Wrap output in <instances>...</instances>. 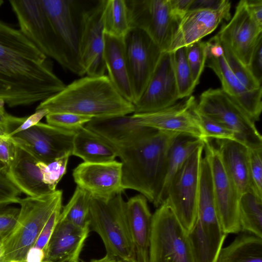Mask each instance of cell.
Segmentation results:
<instances>
[{
    "mask_svg": "<svg viewBox=\"0 0 262 262\" xmlns=\"http://www.w3.org/2000/svg\"><path fill=\"white\" fill-rule=\"evenodd\" d=\"M47 58L19 30L0 20V102L28 106L62 91L66 85Z\"/></svg>",
    "mask_w": 262,
    "mask_h": 262,
    "instance_id": "obj_1",
    "label": "cell"
},
{
    "mask_svg": "<svg viewBox=\"0 0 262 262\" xmlns=\"http://www.w3.org/2000/svg\"><path fill=\"white\" fill-rule=\"evenodd\" d=\"M178 135L152 128L135 144L115 149L122 164V184L125 190L139 192L158 207L167 152Z\"/></svg>",
    "mask_w": 262,
    "mask_h": 262,
    "instance_id": "obj_2",
    "label": "cell"
},
{
    "mask_svg": "<svg viewBox=\"0 0 262 262\" xmlns=\"http://www.w3.org/2000/svg\"><path fill=\"white\" fill-rule=\"evenodd\" d=\"M49 113L69 112L91 118L127 115L134 104L123 98L107 75L86 76L77 79L60 92L40 102L36 110Z\"/></svg>",
    "mask_w": 262,
    "mask_h": 262,
    "instance_id": "obj_3",
    "label": "cell"
},
{
    "mask_svg": "<svg viewBox=\"0 0 262 262\" xmlns=\"http://www.w3.org/2000/svg\"><path fill=\"white\" fill-rule=\"evenodd\" d=\"M62 201L61 190L39 196L20 198L17 223L12 231L3 238L4 251L0 262H26L28 252L34 245L55 207Z\"/></svg>",
    "mask_w": 262,
    "mask_h": 262,
    "instance_id": "obj_4",
    "label": "cell"
},
{
    "mask_svg": "<svg viewBox=\"0 0 262 262\" xmlns=\"http://www.w3.org/2000/svg\"><path fill=\"white\" fill-rule=\"evenodd\" d=\"M125 203L122 194L107 200L92 196L90 207V231L101 237L107 255L120 260L136 259Z\"/></svg>",
    "mask_w": 262,
    "mask_h": 262,
    "instance_id": "obj_5",
    "label": "cell"
},
{
    "mask_svg": "<svg viewBox=\"0 0 262 262\" xmlns=\"http://www.w3.org/2000/svg\"><path fill=\"white\" fill-rule=\"evenodd\" d=\"M149 262H195L188 231L165 201L152 215Z\"/></svg>",
    "mask_w": 262,
    "mask_h": 262,
    "instance_id": "obj_6",
    "label": "cell"
},
{
    "mask_svg": "<svg viewBox=\"0 0 262 262\" xmlns=\"http://www.w3.org/2000/svg\"><path fill=\"white\" fill-rule=\"evenodd\" d=\"M196 108L230 130L249 148H262V137L242 107L221 88L209 89L200 96Z\"/></svg>",
    "mask_w": 262,
    "mask_h": 262,
    "instance_id": "obj_7",
    "label": "cell"
},
{
    "mask_svg": "<svg viewBox=\"0 0 262 262\" xmlns=\"http://www.w3.org/2000/svg\"><path fill=\"white\" fill-rule=\"evenodd\" d=\"M204 144L191 154L172 177L164 200L188 232L192 230L197 217L200 169Z\"/></svg>",
    "mask_w": 262,
    "mask_h": 262,
    "instance_id": "obj_8",
    "label": "cell"
},
{
    "mask_svg": "<svg viewBox=\"0 0 262 262\" xmlns=\"http://www.w3.org/2000/svg\"><path fill=\"white\" fill-rule=\"evenodd\" d=\"M9 3L21 33L45 56L69 70L68 61L41 0H11Z\"/></svg>",
    "mask_w": 262,
    "mask_h": 262,
    "instance_id": "obj_9",
    "label": "cell"
},
{
    "mask_svg": "<svg viewBox=\"0 0 262 262\" xmlns=\"http://www.w3.org/2000/svg\"><path fill=\"white\" fill-rule=\"evenodd\" d=\"M129 28L147 33L163 52H166L178 21L172 15L168 0H125Z\"/></svg>",
    "mask_w": 262,
    "mask_h": 262,
    "instance_id": "obj_10",
    "label": "cell"
},
{
    "mask_svg": "<svg viewBox=\"0 0 262 262\" xmlns=\"http://www.w3.org/2000/svg\"><path fill=\"white\" fill-rule=\"evenodd\" d=\"M124 44L134 102L141 97L163 53L144 31L129 29Z\"/></svg>",
    "mask_w": 262,
    "mask_h": 262,
    "instance_id": "obj_11",
    "label": "cell"
},
{
    "mask_svg": "<svg viewBox=\"0 0 262 262\" xmlns=\"http://www.w3.org/2000/svg\"><path fill=\"white\" fill-rule=\"evenodd\" d=\"M211 172L213 191L217 218L223 232L236 234L241 232L238 220L240 195L222 164L215 146L207 140L205 142Z\"/></svg>",
    "mask_w": 262,
    "mask_h": 262,
    "instance_id": "obj_12",
    "label": "cell"
},
{
    "mask_svg": "<svg viewBox=\"0 0 262 262\" xmlns=\"http://www.w3.org/2000/svg\"><path fill=\"white\" fill-rule=\"evenodd\" d=\"M104 0L82 11L79 19L78 61L89 76L105 75L103 60L104 28L102 12Z\"/></svg>",
    "mask_w": 262,
    "mask_h": 262,
    "instance_id": "obj_13",
    "label": "cell"
},
{
    "mask_svg": "<svg viewBox=\"0 0 262 262\" xmlns=\"http://www.w3.org/2000/svg\"><path fill=\"white\" fill-rule=\"evenodd\" d=\"M196 103L194 97L191 95L164 109L132 115L143 126L161 132L192 136L205 142L208 140L193 112Z\"/></svg>",
    "mask_w": 262,
    "mask_h": 262,
    "instance_id": "obj_14",
    "label": "cell"
},
{
    "mask_svg": "<svg viewBox=\"0 0 262 262\" xmlns=\"http://www.w3.org/2000/svg\"><path fill=\"white\" fill-rule=\"evenodd\" d=\"M75 134L39 122L10 138L29 149L40 161L48 164L63 156H72Z\"/></svg>",
    "mask_w": 262,
    "mask_h": 262,
    "instance_id": "obj_15",
    "label": "cell"
},
{
    "mask_svg": "<svg viewBox=\"0 0 262 262\" xmlns=\"http://www.w3.org/2000/svg\"><path fill=\"white\" fill-rule=\"evenodd\" d=\"M179 99L173 70V52H164L144 93L133 104L134 114L161 110L172 106Z\"/></svg>",
    "mask_w": 262,
    "mask_h": 262,
    "instance_id": "obj_16",
    "label": "cell"
},
{
    "mask_svg": "<svg viewBox=\"0 0 262 262\" xmlns=\"http://www.w3.org/2000/svg\"><path fill=\"white\" fill-rule=\"evenodd\" d=\"M229 20L228 23L223 24L215 36L248 67L257 43L262 39V27L251 16L245 0L238 3L234 14Z\"/></svg>",
    "mask_w": 262,
    "mask_h": 262,
    "instance_id": "obj_17",
    "label": "cell"
},
{
    "mask_svg": "<svg viewBox=\"0 0 262 262\" xmlns=\"http://www.w3.org/2000/svg\"><path fill=\"white\" fill-rule=\"evenodd\" d=\"M54 27L69 66V71L80 76L85 74L78 61L79 20L74 14L75 1L41 0Z\"/></svg>",
    "mask_w": 262,
    "mask_h": 262,
    "instance_id": "obj_18",
    "label": "cell"
},
{
    "mask_svg": "<svg viewBox=\"0 0 262 262\" xmlns=\"http://www.w3.org/2000/svg\"><path fill=\"white\" fill-rule=\"evenodd\" d=\"M122 164L114 160L106 162H82L73 170L72 176L77 186L92 197L107 200L122 194Z\"/></svg>",
    "mask_w": 262,
    "mask_h": 262,
    "instance_id": "obj_19",
    "label": "cell"
},
{
    "mask_svg": "<svg viewBox=\"0 0 262 262\" xmlns=\"http://www.w3.org/2000/svg\"><path fill=\"white\" fill-rule=\"evenodd\" d=\"M230 9V1L223 0L216 9L189 10L179 21L166 52H173L201 40L212 33L224 20L231 19Z\"/></svg>",
    "mask_w": 262,
    "mask_h": 262,
    "instance_id": "obj_20",
    "label": "cell"
},
{
    "mask_svg": "<svg viewBox=\"0 0 262 262\" xmlns=\"http://www.w3.org/2000/svg\"><path fill=\"white\" fill-rule=\"evenodd\" d=\"M84 127L102 138L115 149L129 146L152 128L139 124L133 115L92 118Z\"/></svg>",
    "mask_w": 262,
    "mask_h": 262,
    "instance_id": "obj_21",
    "label": "cell"
},
{
    "mask_svg": "<svg viewBox=\"0 0 262 262\" xmlns=\"http://www.w3.org/2000/svg\"><path fill=\"white\" fill-rule=\"evenodd\" d=\"M13 141L15 155L6 176L27 196H39L53 192L42 181L41 172L37 165L40 161L25 146Z\"/></svg>",
    "mask_w": 262,
    "mask_h": 262,
    "instance_id": "obj_22",
    "label": "cell"
},
{
    "mask_svg": "<svg viewBox=\"0 0 262 262\" xmlns=\"http://www.w3.org/2000/svg\"><path fill=\"white\" fill-rule=\"evenodd\" d=\"M205 66L217 76L222 89L232 98L254 121L259 120L262 111V89L250 91L235 76L223 56L207 57Z\"/></svg>",
    "mask_w": 262,
    "mask_h": 262,
    "instance_id": "obj_23",
    "label": "cell"
},
{
    "mask_svg": "<svg viewBox=\"0 0 262 262\" xmlns=\"http://www.w3.org/2000/svg\"><path fill=\"white\" fill-rule=\"evenodd\" d=\"M90 231V228H81L59 219L48 244L43 261L79 262Z\"/></svg>",
    "mask_w": 262,
    "mask_h": 262,
    "instance_id": "obj_24",
    "label": "cell"
},
{
    "mask_svg": "<svg viewBox=\"0 0 262 262\" xmlns=\"http://www.w3.org/2000/svg\"><path fill=\"white\" fill-rule=\"evenodd\" d=\"M125 209L136 259L138 262H149L152 214L147 200L141 194L134 196L126 202Z\"/></svg>",
    "mask_w": 262,
    "mask_h": 262,
    "instance_id": "obj_25",
    "label": "cell"
},
{
    "mask_svg": "<svg viewBox=\"0 0 262 262\" xmlns=\"http://www.w3.org/2000/svg\"><path fill=\"white\" fill-rule=\"evenodd\" d=\"M123 39L104 33L103 60L107 76L114 86L123 98L133 104Z\"/></svg>",
    "mask_w": 262,
    "mask_h": 262,
    "instance_id": "obj_26",
    "label": "cell"
},
{
    "mask_svg": "<svg viewBox=\"0 0 262 262\" xmlns=\"http://www.w3.org/2000/svg\"><path fill=\"white\" fill-rule=\"evenodd\" d=\"M216 148L227 174L240 195L251 189L248 148L233 140H216Z\"/></svg>",
    "mask_w": 262,
    "mask_h": 262,
    "instance_id": "obj_27",
    "label": "cell"
},
{
    "mask_svg": "<svg viewBox=\"0 0 262 262\" xmlns=\"http://www.w3.org/2000/svg\"><path fill=\"white\" fill-rule=\"evenodd\" d=\"M72 155L89 163L110 162L118 157L110 144L85 127L75 132Z\"/></svg>",
    "mask_w": 262,
    "mask_h": 262,
    "instance_id": "obj_28",
    "label": "cell"
},
{
    "mask_svg": "<svg viewBox=\"0 0 262 262\" xmlns=\"http://www.w3.org/2000/svg\"><path fill=\"white\" fill-rule=\"evenodd\" d=\"M205 141L192 136L179 135L171 143L166 158L159 198V206L164 201L170 181L191 154Z\"/></svg>",
    "mask_w": 262,
    "mask_h": 262,
    "instance_id": "obj_29",
    "label": "cell"
},
{
    "mask_svg": "<svg viewBox=\"0 0 262 262\" xmlns=\"http://www.w3.org/2000/svg\"><path fill=\"white\" fill-rule=\"evenodd\" d=\"M216 262H262V238L243 233L222 248Z\"/></svg>",
    "mask_w": 262,
    "mask_h": 262,
    "instance_id": "obj_30",
    "label": "cell"
},
{
    "mask_svg": "<svg viewBox=\"0 0 262 262\" xmlns=\"http://www.w3.org/2000/svg\"><path fill=\"white\" fill-rule=\"evenodd\" d=\"M238 220L241 232L262 238V198L251 189L240 196Z\"/></svg>",
    "mask_w": 262,
    "mask_h": 262,
    "instance_id": "obj_31",
    "label": "cell"
},
{
    "mask_svg": "<svg viewBox=\"0 0 262 262\" xmlns=\"http://www.w3.org/2000/svg\"><path fill=\"white\" fill-rule=\"evenodd\" d=\"M102 21L105 34L123 39L130 29L125 0H104Z\"/></svg>",
    "mask_w": 262,
    "mask_h": 262,
    "instance_id": "obj_32",
    "label": "cell"
},
{
    "mask_svg": "<svg viewBox=\"0 0 262 262\" xmlns=\"http://www.w3.org/2000/svg\"><path fill=\"white\" fill-rule=\"evenodd\" d=\"M92 196L76 186L68 203L61 211L59 219L68 221L81 228H90V207Z\"/></svg>",
    "mask_w": 262,
    "mask_h": 262,
    "instance_id": "obj_33",
    "label": "cell"
},
{
    "mask_svg": "<svg viewBox=\"0 0 262 262\" xmlns=\"http://www.w3.org/2000/svg\"><path fill=\"white\" fill-rule=\"evenodd\" d=\"M173 70L180 99L191 96L196 85L189 68L186 54V47L173 52Z\"/></svg>",
    "mask_w": 262,
    "mask_h": 262,
    "instance_id": "obj_34",
    "label": "cell"
},
{
    "mask_svg": "<svg viewBox=\"0 0 262 262\" xmlns=\"http://www.w3.org/2000/svg\"><path fill=\"white\" fill-rule=\"evenodd\" d=\"M217 39L223 47L224 57L227 64L243 84L250 91H256L262 89L261 84L255 79L248 68L234 55L226 44L218 38Z\"/></svg>",
    "mask_w": 262,
    "mask_h": 262,
    "instance_id": "obj_35",
    "label": "cell"
},
{
    "mask_svg": "<svg viewBox=\"0 0 262 262\" xmlns=\"http://www.w3.org/2000/svg\"><path fill=\"white\" fill-rule=\"evenodd\" d=\"M70 157L64 156L48 164L38 162L37 165L41 172L42 181L52 191L56 190L58 183L66 174Z\"/></svg>",
    "mask_w": 262,
    "mask_h": 262,
    "instance_id": "obj_36",
    "label": "cell"
},
{
    "mask_svg": "<svg viewBox=\"0 0 262 262\" xmlns=\"http://www.w3.org/2000/svg\"><path fill=\"white\" fill-rule=\"evenodd\" d=\"M186 54L193 80L197 85L207 59V41L200 40L186 47Z\"/></svg>",
    "mask_w": 262,
    "mask_h": 262,
    "instance_id": "obj_37",
    "label": "cell"
},
{
    "mask_svg": "<svg viewBox=\"0 0 262 262\" xmlns=\"http://www.w3.org/2000/svg\"><path fill=\"white\" fill-rule=\"evenodd\" d=\"M48 124L58 128L76 132L89 122L92 118L69 112L52 113L46 116Z\"/></svg>",
    "mask_w": 262,
    "mask_h": 262,
    "instance_id": "obj_38",
    "label": "cell"
},
{
    "mask_svg": "<svg viewBox=\"0 0 262 262\" xmlns=\"http://www.w3.org/2000/svg\"><path fill=\"white\" fill-rule=\"evenodd\" d=\"M195 105L193 107V112L208 140L211 139L236 140L234 134L230 130L214 119L198 111Z\"/></svg>",
    "mask_w": 262,
    "mask_h": 262,
    "instance_id": "obj_39",
    "label": "cell"
},
{
    "mask_svg": "<svg viewBox=\"0 0 262 262\" xmlns=\"http://www.w3.org/2000/svg\"><path fill=\"white\" fill-rule=\"evenodd\" d=\"M248 166L251 189L262 198V148H248Z\"/></svg>",
    "mask_w": 262,
    "mask_h": 262,
    "instance_id": "obj_40",
    "label": "cell"
},
{
    "mask_svg": "<svg viewBox=\"0 0 262 262\" xmlns=\"http://www.w3.org/2000/svg\"><path fill=\"white\" fill-rule=\"evenodd\" d=\"M62 209V202L55 207L41 230L33 247L43 250L46 254L48 244L59 221Z\"/></svg>",
    "mask_w": 262,
    "mask_h": 262,
    "instance_id": "obj_41",
    "label": "cell"
},
{
    "mask_svg": "<svg viewBox=\"0 0 262 262\" xmlns=\"http://www.w3.org/2000/svg\"><path fill=\"white\" fill-rule=\"evenodd\" d=\"M21 193L6 175L0 172V207L18 204Z\"/></svg>",
    "mask_w": 262,
    "mask_h": 262,
    "instance_id": "obj_42",
    "label": "cell"
},
{
    "mask_svg": "<svg viewBox=\"0 0 262 262\" xmlns=\"http://www.w3.org/2000/svg\"><path fill=\"white\" fill-rule=\"evenodd\" d=\"M19 208L0 207V236L5 238L14 229L19 213Z\"/></svg>",
    "mask_w": 262,
    "mask_h": 262,
    "instance_id": "obj_43",
    "label": "cell"
},
{
    "mask_svg": "<svg viewBox=\"0 0 262 262\" xmlns=\"http://www.w3.org/2000/svg\"><path fill=\"white\" fill-rule=\"evenodd\" d=\"M15 144L12 138L0 135V172L6 175L15 155Z\"/></svg>",
    "mask_w": 262,
    "mask_h": 262,
    "instance_id": "obj_44",
    "label": "cell"
},
{
    "mask_svg": "<svg viewBox=\"0 0 262 262\" xmlns=\"http://www.w3.org/2000/svg\"><path fill=\"white\" fill-rule=\"evenodd\" d=\"M255 79L262 81V39L257 43L249 66L247 67Z\"/></svg>",
    "mask_w": 262,
    "mask_h": 262,
    "instance_id": "obj_45",
    "label": "cell"
},
{
    "mask_svg": "<svg viewBox=\"0 0 262 262\" xmlns=\"http://www.w3.org/2000/svg\"><path fill=\"white\" fill-rule=\"evenodd\" d=\"M48 114H49V112L47 109L36 110L33 114L26 117L23 123L15 130L6 136L10 138L19 132L27 130L34 126L40 122V121Z\"/></svg>",
    "mask_w": 262,
    "mask_h": 262,
    "instance_id": "obj_46",
    "label": "cell"
},
{
    "mask_svg": "<svg viewBox=\"0 0 262 262\" xmlns=\"http://www.w3.org/2000/svg\"><path fill=\"white\" fill-rule=\"evenodd\" d=\"M171 13L179 22L190 9L193 0H168Z\"/></svg>",
    "mask_w": 262,
    "mask_h": 262,
    "instance_id": "obj_47",
    "label": "cell"
},
{
    "mask_svg": "<svg viewBox=\"0 0 262 262\" xmlns=\"http://www.w3.org/2000/svg\"><path fill=\"white\" fill-rule=\"evenodd\" d=\"M4 105V102H0V133L7 136L10 134L17 117L8 114L5 111Z\"/></svg>",
    "mask_w": 262,
    "mask_h": 262,
    "instance_id": "obj_48",
    "label": "cell"
},
{
    "mask_svg": "<svg viewBox=\"0 0 262 262\" xmlns=\"http://www.w3.org/2000/svg\"><path fill=\"white\" fill-rule=\"evenodd\" d=\"M248 10L256 24L262 27V1L245 0Z\"/></svg>",
    "mask_w": 262,
    "mask_h": 262,
    "instance_id": "obj_49",
    "label": "cell"
},
{
    "mask_svg": "<svg viewBox=\"0 0 262 262\" xmlns=\"http://www.w3.org/2000/svg\"><path fill=\"white\" fill-rule=\"evenodd\" d=\"M223 0H193L190 9H213L219 8Z\"/></svg>",
    "mask_w": 262,
    "mask_h": 262,
    "instance_id": "obj_50",
    "label": "cell"
},
{
    "mask_svg": "<svg viewBox=\"0 0 262 262\" xmlns=\"http://www.w3.org/2000/svg\"><path fill=\"white\" fill-rule=\"evenodd\" d=\"M45 257L43 250L32 247L27 253L26 262H42Z\"/></svg>",
    "mask_w": 262,
    "mask_h": 262,
    "instance_id": "obj_51",
    "label": "cell"
},
{
    "mask_svg": "<svg viewBox=\"0 0 262 262\" xmlns=\"http://www.w3.org/2000/svg\"><path fill=\"white\" fill-rule=\"evenodd\" d=\"M80 262V261H79ZM84 262V261H82ZM88 262H122L121 260L106 254L104 257L99 258L92 259Z\"/></svg>",
    "mask_w": 262,
    "mask_h": 262,
    "instance_id": "obj_52",
    "label": "cell"
},
{
    "mask_svg": "<svg viewBox=\"0 0 262 262\" xmlns=\"http://www.w3.org/2000/svg\"><path fill=\"white\" fill-rule=\"evenodd\" d=\"M4 242L3 238L0 239V259L2 257L4 254Z\"/></svg>",
    "mask_w": 262,
    "mask_h": 262,
    "instance_id": "obj_53",
    "label": "cell"
},
{
    "mask_svg": "<svg viewBox=\"0 0 262 262\" xmlns=\"http://www.w3.org/2000/svg\"><path fill=\"white\" fill-rule=\"evenodd\" d=\"M122 262H138L136 259H132L128 260H121Z\"/></svg>",
    "mask_w": 262,
    "mask_h": 262,
    "instance_id": "obj_54",
    "label": "cell"
},
{
    "mask_svg": "<svg viewBox=\"0 0 262 262\" xmlns=\"http://www.w3.org/2000/svg\"><path fill=\"white\" fill-rule=\"evenodd\" d=\"M4 3V1L2 0H0V7L2 5V4Z\"/></svg>",
    "mask_w": 262,
    "mask_h": 262,
    "instance_id": "obj_55",
    "label": "cell"
},
{
    "mask_svg": "<svg viewBox=\"0 0 262 262\" xmlns=\"http://www.w3.org/2000/svg\"><path fill=\"white\" fill-rule=\"evenodd\" d=\"M10 262H17V261H10ZM42 262H52V261H42Z\"/></svg>",
    "mask_w": 262,
    "mask_h": 262,
    "instance_id": "obj_56",
    "label": "cell"
},
{
    "mask_svg": "<svg viewBox=\"0 0 262 262\" xmlns=\"http://www.w3.org/2000/svg\"><path fill=\"white\" fill-rule=\"evenodd\" d=\"M0 135H4L1 133H0Z\"/></svg>",
    "mask_w": 262,
    "mask_h": 262,
    "instance_id": "obj_57",
    "label": "cell"
},
{
    "mask_svg": "<svg viewBox=\"0 0 262 262\" xmlns=\"http://www.w3.org/2000/svg\"><path fill=\"white\" fill-rule=\"evenodd\" d=\"M2 238H3V237L0 236V239Z\"/></svg>",
    "mask_w": 262,
    "mask_h": 262,
    "instance_id": "obj_58",
    "label": "cell"
}]
</instances>
